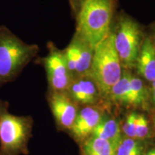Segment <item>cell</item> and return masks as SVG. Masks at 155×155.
Wrapping results in <instances>:
<instances>
[{"mask_svg":"<svg viewBox=\"0 0 155 155\" xmlns=\"http://www.w3.org/2000/svg\"><path fill=\"white\" fill-rule=\"evenodd\" d=\"M38 51V45L27 43L0 25V88L16 80Z\"/></svg>","mask_w":155,"mask_h":155,"instance_id":"1","label":"cell"},{"mask_svg":"<svg viewBox=\"0 0 155 155\" xmlns=\"http://www.w3.org/2000/svg\"><path fill=\"white\" fill-rule=\"evenodd\" d=\"M115 0H86L76 15L75 33L95 48L111 32Z\"/></svg>","mask_w":155,"mask_h":155,"instance_id":"2","label":"cell"},{"mask_svg":"<svg viewBox=\"0 0 155 155\" xmlns=\"http://www.w3.org/2000/svg\"><path fill=\"white\" fill-rule=\"evenodd\" d=\"M122 72L111 29L108 35L94 48L89 75L96 83L101 96L108 97L112 87L119 80Z\"/></svg>","mask_w":155,"mask_h":155,"instance_id":"3","label":"cell"},{"mask_svg":"<svg viewBox=\"0 0 155 155\" xmlns=\"http://www.w3.org/2000/svg\"><path fill=\"white\" fill-rule=\"evenodd\" d=\"M32 123L29 116L12 114L9 102L0 99V155L28 154Z\"/></svg>","mask_w":155,"mask_h":155,"instance_id":"4","label":"cell"},{"mask_svg":"<svg viewBox=\"0 0 155 155\" xmlns=\"http://www.w3.org/2000/svg\"><path fill=\"white\" fill-rule=\"evenodd\" d=\"M112 28L114 45L122 67L126 70L132 68L146 37L141 25L129 15L121 13Z\"/></svg>","mask_w":155,"mask_h":155,"instance_id":"5","label":"cell"},{"mask_svg":"<svg viewBox=\"0 0 155 155\" xmlns=\"http://www.w3.org/2000/svg\"><path fill=\"white\" fill-rule=\"evenodd\" d=\"M47 47L48 55L40 59V63L45 71L49 91L66 93L73 78L68 69L63 50L52 42Z\"/></svg>","mask_w":155,"mask_h":155,"instance_id":"6","label":"cell"},{"mask_svg":"<svg viewBox=\"0 0 155 155\" xmlns=\"http://www.w3.org/2000/svg\"><path fill=\"white\" fill-rule=\"evenodd\" d=\"M63 51L68 69L73 78L89 75L94 48L75 33Z\"/></svg>","mask_w":155,"mask_h":155,"instance_id":"7","label":"cell"},{"mask_svg":"<svg viewBox=\"0 0 155 155\" xmlns=\"http://www.w3.org/2000/svg\"><path fill=\"white\" fill-rule=\"evenodd\" d=\"M48 101L58 127L70 130L78 114L74 101L66 93L53 91L48 92Z\"/></svg>","mask_w":155,"mask_h":155,"instance_id":"8","label":"cell"},{"mask_svg":"<svg viewBox=\"0 0 155 155\" xmlns=\"http://www.w3.org/2000/svg\"><path fill=\"white\" fill-rule=\"evenodd\" d=\"M66 94L73 101L83 104H95L101 96L96 83L90 75L74 78Z\"/></svg>","mask_w":155,"mask_h":155,"instance_id":"9","label":"cell"},{"mask_svg":"<svg viewBox=\"0 0 155 155\" xmlns=\"http://www.w3.org/2000/svg\"><path fill=\"white\" fill-rule=\"evenodd\" d=\"M135 68L145 80H155V42L151 36L145 37L139 51Z\"/></svg>","mask_w":155,"mask_h":155,"instance_id":"10","label":"cell"},{"mask_svg":"<svg viewBox=\"0 0 155 155\" xmlns=\"http://www.w3.org/2000/svg\"><path fill=\"white\" fill-rule=\"evenodd\" d=\"M101 119L102 116L98 110L88 106L78 113L74 124L70 130L77 139H83L92 134Z\"/></svg>","mask_w":155,"mask_h":155,"instance_id":"11","label":"cell"},{"mask_svg":"<svg viewBox=\"0 0 155 155\" xmlns=\"http://www.w3.org/2000/svg\"><path fill=\"white\" fill-rule=\"evenodd\" d=\"M92 136L110 141L116 148L122 140L119 124L113 119H104L102 117L93 131Z\"/></svg>","mask_w":155,"mask_h":155,"instance_id":"12","label":"cell"},{"mask_svg":"<svg viewBox=\"0 0 155 155\" xmlns=\"http://www.w3.org/2000/svg\"><path fill=\"white\" fill-rule=\"evenodd\" d=\"M131 73L125 69L119 80L112 87L109 96L114 101L127 105L131 104Z\"/></svg>","mask_w":155,"mask_h":155,"instance_id":"13","label":"cell"},{"mask_svg":"<svg viewBox=\"0 0 155 155\" xmlns=\"http://www.w3.org/2000/svg\"><path fill=\"white\" fill-rule=\"evenodd\" d=\"M116 150L110 141L94 136L83 146V155H116Z\"/></svg>","mask_w":155,"mask_h":155,"instance_id":"14","label":"cell"},{"mask_svg":"<svg viewBox=\"0 0 155 155\" xmlns=\"http://www.w3.org/2000/svg\"><path fill=\"white\" fill-rule=\"evenodd\" d=\"M131 106H140L146 102L147 91L144 83L139 78L131 75L130 78Z\"/></svg>","mask_w":155,"mask_h":155,"instance_id":"15","label":"cell"},{"mask_svg":"<svg viewBox=\"0 0 155 155\" xmlns=\"http://www.w3.org/2000/svg\"><path fill=\"white\" fill-rule=\"evenodd\" d=\"M142 152L141 143L129 137L121 141L116 150V155H141Z\"/></svg>","mask_w":155,"mask_h":155,"instance_id":"16","label":"cell"},{"mask_svg":"<svg viewBox=\"0 0 155 155\" xmlns=\"http://www.w3.org/2000/svg\"><path fill=\"white\" fill-rule=\"evenodd\" d=\"M149 134V124L147 118L142 114H138L135 127L134 139H142Z\"/></svg>","mask_w":155,"mask_h":155,"instance_id":"17","label":"cell"},{"mask_svg":"<svg viewBox=\"0 0 155 155\" xmlns=\"http://www.w3.org/2000/svg\"><path fill=\"white\" fill-rule=\"evenodd\" d=\"M138 114L136 112L129 114L125 120L123 125V131L129 138L134 139L135 137V127L137 124Z\"/></svg>","mask_w":155,"mask_h":155,"instance_id":"18","label":"cell"},{"mask_svg":"<svg viewBox=\"0 0 155 155\" xmlns=\"http://www.w3.org/2000/svg\"><path fill=\"white\" fill-rule=\"evenodd\" d=\"M85 1L86 0H69L71 9H72L73 12L75 14V15H78Z\"/></svg>","mask_w":155,"mask_h":155,"instance_id":"19","label":"cell"},{"mask_svg":"<svg viewBox=\"0 0 155 155\" xmlns=\"http://www.w3.org/2000/svg\"><path fill=\"white\" fill-rule=\"evenodd\" d=\"M152 101L155 105V80L152 81Z\"/></svg>","mask_w":155,"mask_h":155,"instance_id":"20","label":"cell"},{"mask_svg":"<svg viewBox=\"0 0 155 155\" xmlns=\"http://www.w3.org/2000/svg\"><path fill=\"white\" fill-rule=\"evenodd\" d=\"M144 155H155V148H153L150 151H148Z\"/></svg>","mask_w":155,"mask_h":155,"instance_id":"21","label":"cell"},{"mask_svg":"<svg viewBox=\"0 0 155 155\" xmlns=\"http://www.w3.org/2000/svg\"><path fill=\"white\" fill-rule=\"evenodd\" d=\"M150 36L152 37L153 40H154V41L155 42V25L152 27V35H150Z\"/></svg>","mask_w":155,"mask_h":155,"instance_id":"22","label":"cell"},{"mask_svg":"<svg viewBox=\"0 0 155 155\" xmlns=\"http://www.w3.org/2000/svg\"><path fill=\"white\" fill-rule=\"evenodd\" d=\"M154 127H155V115H154Z\"/></svg>","mask_w":155,"mask_h":155,"instance_id":"23","label":"cell"}]
</instances>
